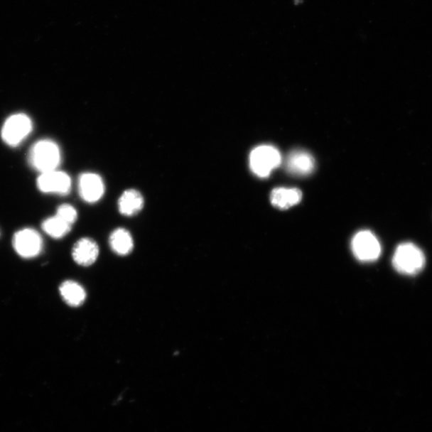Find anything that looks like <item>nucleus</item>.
<instances>
[{
  "label": "nucleus",
  "mask_w": 432,
  "mask_h": 432,
  "mask_svg": "<svg viewBox=\"0 0 432 432\" xmlns=\"http://www.w3.org/2000/svg\"><path fill=\"white\" fill-rule=\"evenodd\" d=\"M394 268L406 276H416L423 269L426 258L423 251L412 243L399 244L392 259Z\"/></svg>",
  "instance_id": "f257e3e1"
},
{
  "label": "nucleus",
  "mask_w": 432,
  "mask_h": 432,
  "mask_svg": "<svg viewBox=\"0 0 432 432\" xmlns=\"http://www.w3.org/2000/svg\"><path fill=\"white\" fill-rule=\"evenodd\" d=\"M29 161L41 173L56 170L61 161L59 146L47 139L37 142L30 151Z\"/></svg>",
  "instance_id": "f03ea898"
},
{
  "label": "nucleus",
  "mask_w": 432,
  "mask_h": 432,
  "mask_svg": "<svg viewBox=\"0 0 432 432\" xmlns=\"http://www.w3.org/2000/svg\"><path fill=\"white\" fill-rule=\"evenodd\" d=\"M281 163V152L273 146H259L251 152L250 168L260 178L268 177Z\"/></svg>",
  "instance_id": "7ed1b4c3"
},
{
  "label": "nucleus",
  "mask_w": 432,
  "mask_h": 432,
  "mask_svg": "<svg viewBox=\"0 0 432 432\" xmlns=\"http://www.w3.org/2000/svg\"><path fill=\"white\" fill-rule=\"evenodd\" d=\"M31 130L33 124L30 118L24 114H16L6 120L1 136L6 144L15 147L30 134Z\"/></svg>",
  "instance_id": "20e7f679"
},
{
  "label": "nucleus",
  "mask_w": 432,
  "mask_h": 432,
  "mask_svg": "<svg viewBox=\"0 0 432 432\" xmlns=\"http://www.w3.org/2000/svg\"><path fill=\"white\" fill-rule=\"evenodd\" d=\"M352 251L355 257L363 262H372L381 254L378 239L369 231L358 232L352 240Z\"/></svg>",
  "instance_id": "39448f33"
},
{
  "label": "nucleus",
  "mask_w": 432,
  "mask_h": 432,
  "mask_svg": "<svg viewBox=\"0 0 432 432\" xmlns=\"http://www.w3.org/2000/svg\"><path fill=\"white\" fill-rule=\"evenodd\" d=\"M14 247L18 256L26 259L33 258L41 252L43 239L36 230L25 228L15 234Z\"/></svg>",
  "instance_id": "423d86ee"
},
{
  "label": "nucleus",
  "mask_w": 432,
  "mask_h": 432,
  "mask_svg": "<svg viewBox=\"0 0 432 432\" xmlns=\"http://www.w3.org/2000/svg\"><path fill=\"white\" fill-rule=\"evenodd\" d=\"M38 188L44 193L66 195L72 187L71 178L57 170L41 173L38 178Z\"/></svg>",
  "instance_id": "0eeeda50"
},
{
  "label": "nucleus",
  "mask_w": 432,
  "mask_h": 432,
  "mask_svg": "<svg viewBox=\"0 0 432 432\" xmlns=\"http://www.w3.org/2000/svg\"><path fill=\"white\" fill-rule=\"evenodd\" d=\"M285 168L289 173L298 176H305L313 173L315 160L308 152L296 150L291 152L286 158Z\"/></svg>",
  "instance_id": "6e6552de"
},
{
  "label": "nucleus",
  "mask_w": 432,
  "mask_h": 432,
  "mask_svg": "<svg viewBox=\"0 0 432 432\" xmlns=\"http://www.w3.org/2000/svg\"><path fill=\"white\" fill-rule=\"evenodd\" d=\"M79 192L82 199L86 202H97L104 193V181L97 174H82L79 180Z\"/></svg>",
  "instance_id": "1a4fd4ad"
},
{
  "label": "nucleus",
  "mask_w": 432,
  "mask_h": 432,
  "mask_svg": "<svg viewBox=\"0 0 432 432\" xmlns=\"http://www.w3.org/2000/svg\"><path fill=\"white\" fill-rule=\"evenodd\" d=\"M72 256L76 264L82 266H91L99 256L98 245L91 239H81L73 247Z\"/></svg>",
  "instance_id": "9d476101"
},
{
  "label": "nucleus",
  "mask_w": 432,
  "mask_h": 432,
  "mask_svg": "<svg viewBox=\"0 0 432 432\" xmlns=\"http://www.w3.org/2000/svg\"><path fill=\"white\" fill-rule=\"evenodd\" d=\"M302 193L297 188H278L272 190L271 202L279 209H288L300 202Z\"/></svg>",
  "instance_id": "9b49d317"
},
{
  "label": "nucleus",
  "mask_w": 432,
  "mask_h": 432,
  "mask_svg": "<svg viewBox=\"0 0 432 432\" xmlns=\"http://www.w3.org/2000/svg\"><path fill=\"white\" fill-rule=\"evenodd\" d=\"M144 203L143 196L137 190H126L119 198V210L126 216H132L141 211Z\"/></svg>",
  "instance_id": "f8f14e48"
},
{
  "label": "nucleus",
  "mask_w": 432,
  "mask_h": 432,
  "mask_svg": "<svg viewBox=\"0 0 432 432\" xmlns=\"http://www.w3.org/2000/svg\"><path fill=\"white\" fill-rule=\"evenodd\" d=\"M61 296L69 306L79 307L86 300V291L82 286L74 281H65L60 288Z\"/></svg>",
  "instance_id": "ddd939ff"
},
{
  "label": "nucleus",
  "mask_w": 432,
  "mask_h": 432,
  "mask_svg": "<svg viewBox=\"0 0 432 432\" xmlns=\"http://www.w3.org/2000/svg\"><path fill=\"white\" fill-rule=\"evenodd\" d=\"M112 249L119 256H126L132 251L134 243L129 231L119 228L110 237Z\"/></svg>",
  "instance_id": "4468645a"
},
{
  "label": "nucleus",
  "mask_w": 432,
  "mask_h": 432,
  "mask_svg": "<svg viewBox=\"0 0 432 432\" xmlns=\"http://www.w3.org/2000/svg\"><path fill=\"white\" fill-rule=\"evenodd\" d=\"M71 226L72 225L67 224L65 221H63L57 215L47 219L42 225L43 230L45 232L49 237L55 239L65 237L66 234L71 231Z\"/></svg>",
  "instance_id": "2eb2a0df"
},
{
  "label": "nucleus",
  "mask_w": 432,
  "mask_h": 432,
  "mask_svg": "<svg viewBox=\"0 0 432 432\" xmlns=\"http://www.w3.org/2000/svg\"><path fill=\"white\" fill-rule=\"evenodd\" d=\"M56 215L67 224L72 225L77 220V212L75 207L69 205H63L57 209Z\"/></svg>",
  "instance_id": "dca6fc26"
}]
</instances>
